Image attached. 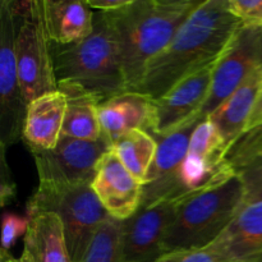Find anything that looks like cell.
Instances as JSON below:
<instances>
[{
    "instance_id": "cell-16",
    "label": "cell",
    "mask_w": 262,
    "mask_h": 262,
    "mask_svg": "<svg viewBox=\"0 0 262 262\" xmlns=\"http://www.w3.org/2000/svg\"><path fill=\"white\" fill-rule=\"evenodd\" d=\"M207 247L225 262L262 258V202L245 205L229 227Z\"/></svg>"
},
{
    "instance_id": "cell-15",
    "label": "cell",
    "mask_w": 262,
    "mask_h": 262,
    "mask_svg": "<svg viewBox=\"0 0 262 262\" xmlns=\"http://www.w3.org/2000/svg\"><path fill=\"white\" fill-rule=\"evenodd\" d=\"M101 138L113 147L132 130H155V100L141 92L127 91L102 102L97 107Z\"/></svg>"
},
{
    "instance_id": "cell-23",
    "label": "cell",
    "mask_w": 262,
    "mask_h": 262,
    "mask_svg": "<svg viewBox=\"0 0 262 262\" xmlns=\"http://www.w3.org/2000/svg\"><path fill=\"white\" fill-rule=\"evenodd\" d=\"M120 163L145 184L158 151V141L146 130H132L123 136L112 147Z\"/></svg>"
},
{
    "instance_id": "cell-20",
    "label": "cell",
    "mask_w": 262,
    "mask_h": 262,
    "mask_svg": "<svg viewBox=\"0 0 262 262\" xmlns=\"http://www.w3.org/2000/svg\"><path fill=\"white\" fill-rule=\"evenodd\" d=\"M46 26L55 45L67 46L89 37L94 31V15L87 2L43 0Z\"/></svg>"
},
{
    "instance_id": "cell-29",
    "label": "cell",
    "mask_w": 262,
    "mask_h": 262,
    "mask_svg": "<svg viewBox=\"0 0 262 262\" xmlns=\"http://www.w3.org/2000/svg\"><path fill=\"white\" fill-rule=\"evenodd\" d=\"M133 0H87L91 9L102 13H114L132 4Z\"/></svg>"
},
{
    "instance_id": "cell-13",
    "label": "cell",
    "mask_w": 262,
    "mask_h": 262,
    "mask_svg": "<svg viewBox=\"0 0 262 262\" xmlns=\"http://www.w3.org/2000/svg\"><path fill=\"white\" fill-rule=\"evenodd\" d=\"M216 61L187 76L163 97L155 100L154 136L176 132L196 117L209 96Z\"/></svg>"
},
{
    "instance_id": "cell-25",
    "label": "cell",
    "mask_w": 262,
    "mask_h": 262,
    "mask_svg": "<svg viewBox=\"0 0 262 262\" xmlns=\"http://www.w3.org/2000/svg\"><path fill=\"white\" fill-rule=\"evenodd\" d=\"M228 8L243 26L262 28V0H228Z\"/></svg>"
},
{
    "instance_id": "cell-11",
    "label": "cell",
    "mask_w": 262,
    "mask_h": 262,
    "mask_svg": "<svg viewBox=\"0 0 262 262\" xmlns=\"http://www.w3.org/2000/svg\"><path fill=\"white\" fill-rule=\"evenodd\" d=\"M179 199L141 206L132 217L123 222L120 262H154L164 255V237Z\"/></svg>"
},
{
    "instance_id": "cell-30",
    "label": "cell",
    "mask_w": 262,
    "mask_h": 262,
    "mask_svg": "<svg viewBox=\"0 0 262 262\" xmlns=\"http://www.w3.org/2000/svg\"><path fill=\"white\" fill-rule=\"evenodd\" d=\"M262 125V83L258 90V95L256 97L255 105H253L252 113H251V117L248 119L247 127H246V133L250 132V130L255 129V128L261 127Z\"/></svg>"
},
{
    "instance_id": "cell-28",
    "label": "cell",
    "mask_w": 262,
    "mask_h": 262,
    "mask_svg": "<svg viewBox=\"0 0 262 262\" xmlns=\"http://www.w3.org/2000/svg\"><path fill=\"white\" fill-rule=\"evenodd\" d=\"M2 159H0V197H2V206H5L8 201H12L15 197V186L10 177V170L5 160V150L0 147Z\"/></svg>"
},
{
    "instance_id": "cell-19",
    "label": "cell",
    "mask_w": 262,
    "mask_h": 262,
    "mask_svg": "<svg viewBox=\"0 0 262 262\" xmlns=\"http://www.w3.org/2000/svg\"><path fill=\"white\" fill-rule=\"evenodd\" d=\"M261 83L262 68H258L241 84L239 89L222 106L217 107L209 117V119L222 133L229 152L233 146L246 133V127L252 113Z\"/></svg>"
},
{
    "instance_id": "cell-7",
    "label": "cell",
    "mask_w": 262,
    "mask_h": 262,
    "mask_svg": "<svg viewBox=\"0 0 262 262\" xmlns=\"http://www.w3.org/2000/svg\"><path fill=\"white\" fill-rule=\"evenodd\" d=\"M258 68H262V28L241 25L215 64L209 96L193 119L209 118Z\"/></svg>"
},
{
    "instance_id": "cell-26",
    "label": "cell",
    "mask_w": 262,
    "mask_h": 262,
    "mask_svg": "<svg viewBox=\"0 0 262 262\" xmlns=\"http://www.w3.org/2000/svg\"><path fill=\"white\" fill-rule=\"evenodd\" d=\"M28 228V217H22L14 212H4L2 219V250L9 252L15 241L25 237Z\"/></svg>"
},
{
    "instance_id": "cell-31",
    "label": "cell",
    "mask_w": 262,
    "mask_h": 262,
    "mask_svg": "<svg viewBox=\"0 0 262 262\" xmlns=\"http://www.w3.org/2000/svg\"><path fill=\"white\" fill-rule=\"evenodd\" d=\"M0 262H26V260H23L22 257L19 258L13 257L9 252L2 250V253H0Z\"/></svg>"
},
{
    "instance_id": "cell-22",
    "label": "cell",
    "mask_w": 262,
    "mask_h": 262,
    "mask_svg": "<svg viewBox=\"0 0 262 262\" xmlns=\"http://www.w3.org/2000/svg\"><path fill=\"white\" fill-rule=\"evenodd\" d=\"M67 96V113L61 135L86 141H99L101 138V127L99 119V102L73 87H60Z\"/></svg>"
},
{
    "instance_id": "cell-32",
    "label": "cell",
    "mask_w": 262,
    "mask_h": 262,
    "mask_svg": "<svg viewBox=\"0 0 262 262\" xmlns=\"http://www.w3.org/2000/svg\"><path fill=\"white\" fill-rule=\"evenodd\" d=\"M258 262H262V258H261V260H260V261H258Z\"/></svg>"
},
{
    "instance_id": "cell-10",
    "label": "cell",
    "mask_w": 262,
    "mask_h": 262,
    "mask_svg": "<svg viewBox=\"0 0 262 262\" xmlns=\"http://www.w3.org/2000/svg\"><path fill=\"white\" fill-rule=\"evenodd\" d=\"M225 141L216 125L206 118L192 133L189 147L181 170L184 194L210 188L235 176L228 160Z\"/></svg>"
},
{
    "instance_id": "cell-24",
    "label": "cell",
    "mask_w": 262,
    "mask_h": 262,
    "mask_svg": "<svg viewBox=\"0 0 262 262\" xmlns=\"http://www.w3.org/2000/svg\"><path fill=\"white\" fill-rule=\"evenodd\" d=\"M123 222L109 216L95 234L82 262H120Z\"/></svg>"
},
{
    "instance_id": "cell-14",
    "label": "cell",
    "mask_w": 262,
    "mask_h": 262,
    "mask_svg": "<svg viewBox=\"0 0 262 262\" xmlns=\"http://www.w3.org/2000/svg\"><path fill=\"white\" fill-rule=\"evenodd\" d=\"M91 187L107 214L120 222L132 217L142 204L143 183L130 174L112 150L97 164Z\"/></svg>"
},
{
    "instance_id": "cell-8",
    "label": "cell",
    "mask_w": 262,
    "mask_h": 262,
    "mask_svg": "<svg viewBox=\"0 0 262 262\" xmlns=\"http://www.w3.org/2000/svg\"><path fill=\"white\" fill-rule=\"evenodd\" d=\"M28 102L15 56V15L10 0L0 3V147L7 150L23 137Z\"/></svg>"
},
{
    "instance_id": "cell-18",
    "label": "cell",
    "mask_w": 262,
    "mask_h": 262,
    "mask_svg": "<svg viewBox=\"0 0 262 262\" xmlns=\"http://www.w3.org/2000/svg\"><path fill=\"white\" fill-rule=\"evenodd\" d=\"M28 228L23 238L26 262H73L67 245L63 223L55 212L27 215Z\"/></svg>"
},
{
    "instance_id": "cell-9",
    "label": "cell",
    "mask_w": 262,
    "mask_h": 262,
    "mask_svg": "<svg viewBox=\"0 0 262 262\" xmlns=\"http://www.w3.org/2000/svg\"><path fill=\"white\" fill-rule=\"evenodd\" d=\"M112 150L109 143L86 141L61 135L51 150L30 151L38 173V184L72 186L92 183L96 168L102 156Z\"/></svg>"
},
{
    "instance_id": "cell-1",
    "label": "cell",
    "mask_w": 262,
    "mask_h": 262,
    "mask_svg": "<svg viewBox=\"0 0 262 262\" xmlns=\"http://www.w3.org/2000/svg\"><path fill=\"white\" fill-rule=\"evenodd\" d=\"M241 25L228 0H202L170 43L151 60L136 92L154 100L163 97L187 76L216 61Z\"/></svg>"
},
{
    "instance_id": "cell-17",
    "label": "cell",
    "mask_w": 262,
    "mask_h": 262,
    "mask_svg": "<svg viewBox=\"0 0 262 262\" xmlns=\"http://www.w3.org/2000/svg\"><path fill=\"white\" fill-rule=\"evenodd\" d=\"M67 96L60 91L49 92L28 104L23 140L28 150L45 151L56 146L63 132Z\"/></svg>"
},
{
    "instance_id": "cell-3",
    "label": "cell",
    "mask_w": 262,
    "mask_h": 262,
    "mask_svg": "<svg viewBox=\"0 0 262 262\" xmlns=\"http://www.w3.org/2000/svg\"><path fill=\"white\" fill-rule=\"evenodd\" d=\"M53 53L58 89H78L100 105L128 91L112 13H95L89 37L67 46L53 43Z\"/></svg>"
},
{
    "instance_id": "cell-5",
    "label": "cell",
    "mask_w": 262,
    "mask_h": 262,
    "mask_svg": "<svg viewBox=\"0 0 262 262\" xmlns=\"http://www.w3.org/2000/svg\"><path fill=\"white\" fill-rule=\"evenodd\" d=\"M15 15V56L27 102L58 90L53 41L43 0H10Z\"/></svg>"
},
{
    "instance_id": "cell-6",
    "label": "cell",
    "mask_w": 262,
    "mask_h": 262,
    "mask_svg": "<svg viewBox=\"0 0 262 262\" xmlns=\"http://www.w3.org/2000/svg\"><path fill=\"white\" fill-rule=\"evenodd\" d=\"M49 211L60 217L73 262H82L102 223L110 216L91 184L45 186L38 184L28 200L26 214Z\"/></svg>"
},
{
    "instance_id": "cell-12",
    "label": "cell",
    "mask_w": 262,
    "mask_h": 262,
    "mask_svg": "<svg viewBox=\"0 0 262 262\" xmlns=\"http://www.w3.org/2000/svg\"><path fill=\"white\" fill-rule=\"evenodd\" d=\"M201 120L192 119L166 136H154L158 151L143 184L142 204L151 206L164 200L184 196L181 186V170L189 147L192 133Z\"/></svg>"
},
{
    "instance_id": "cell-21",
    "label": "cell",
    "mask_w": 262,
    "mask_h": 262,
    "mask_svg": "<svg viewBox=\"0 0 262 262\" xmlns=\"http://www.w3.org/2000/svg\"><path fill=\"white\" fill-rule=\"evenodd\" d=\"M228 160L242 182L245 205L262 202V125L242 136Z\"/></svg>"
},
{
    "instance_id": "cell-27",
    "label": "cell",
    "mask_w": 262,
    "mask_h": 262,
    "mask_svg": "<svg viewBox=\"0 0 262 262\" xmlns=\"http://www.w3.org/2000/svg\"><path fill=\"white\" fill-rule=\"evenodd\" d=\"M154 262H225L220 258L210 247L202 250L177 251L169 252L159 257Z\"/></svg>"
},
{
    "instance_id": "cell-4",
    "label": "cell",
    "mask_w": 262,
    "mask_h": 262,
    "mask_svg": "<svg viewBox=\"0 0 262 262\" xmlns=\"http://www.w3.org/2000/svg\"><path fill=\"white\" fill-rule=\"evenodd\" d=\"M243 206L245 192L237 176L182 196L164 237V255L206 248L229 227Z\"/></svg>"
},
{
    "instance_id": "cell-2",
    "label": "cell",
    "mask_w": 262,
    "mask_h": 262,
    "mask_svg": "<svg viewBox=\"0 0 262 262\" xmlns=\"http://www.w3.org/2000/svg\"><path fill=\"white\" fill-rule=\"evenodd\" d=\"M201 2L133 0L112 13L128 91H137L148 64L170 43Z\"/></svg>"
}]
</instances>
